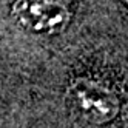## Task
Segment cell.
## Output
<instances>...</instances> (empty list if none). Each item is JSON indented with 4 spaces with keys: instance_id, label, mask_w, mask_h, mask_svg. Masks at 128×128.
<instances>
[{
    "instance_id": "cell-1",
    "label": "cell",
    "mask_w": 128,
    "mask_h": 128,
    "mask_svg": "<svg viewBox=\"0 0 128 128\" xmlns=\"http://www.w3.org/2000/svg\"><path fill=\"white\" fill-rule=\"evenodd\" d=\"M126 51L128 34H111L46 63L40 105L72 128H128Z\"/></svg>"
},
{
    "instance_id": "cell-2",
    "label": "cell",
    "mask_w": 128,
    "mask_h": 128,
    "mask_svg": "<svg viewBox=\"0 0 128 128\" xmlns=\"http://www.w3.org/2000/svg\"><path fill=\"white\" fill-rule=\"evenodd\" d=\"M126 26V0H0V32L40 68Z\"/></svg>"
},
{
    "instance_id": "cell-3",
    "label": "cell",
    "mask_w": 128,
    "mask_h": 128,
    "mask_svg": "<svg viewBox=\"0 0 128 128\" xmlns=\"http://www.w3.org/2000/svg\"><path fill=\"white\" fill-rule=\"evenodd\" d=\"M43 68L0 32V128H28L40 110Z\"/></svg>"
}]
</instances>
